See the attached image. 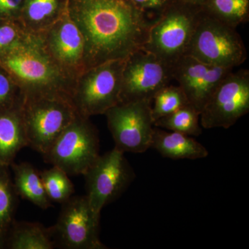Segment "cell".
Returning a JSON list of instances; mask_svg holds the SVG:
<instances>
[{
    "instance_id": "4316f807",
    "label": "cell",
    "mask_w": 249,
    "mask_h": 249,
    "mask_svg": "<svg viewBox=\"0 0 249 249\" xmlns=\"http://www.w3.org/2000/svg\"><path fill=\"white\" fill-rule=\"evenodd\" d=\"M11 93V87L9 80L4 75L0 73V104L9 99Z\"/></svg>"
},
{
    "instance_id": "2e32d148",
    "label": "cell",
    "mask_w": 249,
    "mask_h": 249,
    "mask_svg": "<svg viewBox=\"0 0 249 249\" xmlns=\"http://www.w3.org/2000/svg\"><path fill=\"white\" fill-rule=\"evenodd\" d=\"M15 175V189L22 199L46 210L53 206L46 193L40 173L29 163L12 165Z\"/></svg>"
},
{
    "instance_id": "7a4b0ae2",
    "label": "cell",
    "mask_w": 249,
    "mask_h": 249,
    "mask_svg": "<svg viewBox=\"0 0 249 249\" xmlns=\"http://www.w3.org/2000/svg\"><path fill=\"white\" fill-rule=\"evenodd\" d=\"M201 11L175 0L149 28L142 49L172 66L186 55Z\"/></svg>"
},
{
    "instance_id": "83f0119b",
    "label": "cell",
    "mask_w": 249,
    "mask_h": 249,
    "mask_svg": "<svg viewBox=\"0 0 249 249\" xmlns=\"http://www.w3.org/2000/svg\"><path fill=\"white\" fill-rule=\"evenodd\" d=\"M22 0H0V14H9L16 11Z\"/></svg>"
},
{
    "instance_id": "d4e9b609",
    "label": "cell",
    "mask_w": 249,
    "mask_h": 249,
    "mask_svg": "<svg viewBox=\"0 0 249 249\" xmlns=\"http://www.w3.org/2000/svg\"><path fill=\"white\" fill-rule=\"evenodd\" d=\"M56 7V0H29L27 13L32 20L40 21L53 14Z\"/></svg>"
},
{
    "instance_id": "ffe728a7",
    "label": "cell",
    "mask_w": 249,
    "mask_h": 249,
    "mask_svg": "<svg viewBox=\"0 0 249 249\" xmlns=\"http://www.w3.org/2000/svg\"><path fill=\"white\" fill-rule=\"evenodd\" d=\"M154 125L191 137H198L202 133L200 112L190 103L155 121Z\"/></svg>"
},
{
    "instance_id": "7402d4cb",
    "label": "cell",
    "mask_w": 249,
    "mask_h": 249,
    "mask_svg": "<svg viewBox=\"0 0 249 249\" xmlns=\"http://www.w3.org/2000/svg\"><path fill=\"white\" fill-rule=\"evenodd\" d=\"M188 98L178 85H168L160 89L152 101L154 121L164 117L189 104Z\"/></svg>"
},
{
    "instance_id": "7c38bea8",
    "label": "cell",
    "mask_w": 249,
    "mask_h": 249,
    "mask_svg": "<svg viewBox=\"0 0 249 249\" xmlns=\"http://www.w3.org/2000/svg\"><path fill=\"white\" fill-rule=\"evenodd\" d=\"M232 70L209 65L186 55L172 65V76L190 104L201 113L218 85Z\"/></svg>"
},
{
    "instance_id": "ac0fdd59",
    "label": "cell",
    "mask_w": 249,
    "mask_h": 249,
    "mask_svg": "<svg viewBox=\"0 0 249 249\" xmlns=\"http://www.w3.org/2000/svg\"><path fill=\"white\" fill-rule=\"evenodd\" d=\"M53 48L62 61L68 63L78 61L83 56L85 48L83 33L74 23L64 22L54 36Z\"/></svg>"
},
{
    "instance_id": "603a6c76",
    "label": "cell",
    "mask_w": 249,
    "mask_h": 249,
    "mask_svg": "<svg viewBox=\"0 0 249 249\" xmlns=\"http://www.w3.org/2000/svg\"><path fill=\"white\" fill-rule=\"evenodd\" d=\"M2 167L0 166V232H4L13 222L16 191Z\"/></svg>"
},
{
    "instance_id": "8992f818",
    "label": "cell",
    "mask_w": 249,
    "mask_h": 249,
    "mask_svg": "<svg viewBox=\"0 0 249 249\" xmlns=\"http://www.w3.org/2000/svg\"><path fill=\"white\" fill-rule=\"evenodd\" d=\"M56 224L49 228L55 247L67 249H107L99 237L100 218L88 198L71 196L62 204Z\"/></svg>"
},
{
    "instance_id": "5b68a950",
    "label": "cell",
    "mask_w": 249,
    "mask_h": 249,
    "mask_svg": "<svg viewBox=\"0 0 249 249\" xmlns=\"http://www.w3.org/2000/svg\"><path fill=\"white\" fill-rule=\"evenodd\" d=\"M99 150L96 129L85 119L76 117L42 156L47 163L76 176L88 171L99 157Z\"/></svg>"
},
{
    "instance_id": "ba28073f",
    "label": "cell",
    "mask_w": 249,
    "mask_h": 249,
    "mask_svg": "<svg viewBox=\"0 0 249 249\" xmlns=\"http://www.w3.org/2000/svg\"><path fill=\"white\" fill-rule=\"evenodd\" d=\"M249 111V71L229 73L214 90L200 113L204 129H228Z\"/></svg>"
},
{
    "instance_id": "6da1fadb",
    "label": "cell",
    "mask_w": 249,
    "mask_h": 249,
    "mask_svg": "<svg viewBox=\"0 0 249 249\" xmlns=\"http://www.w3.org/2000/svg\"><path fill=\"white\" fill-rule=\"evenodd\" d=\"M78 19L95 65L124 60L142 49L151 26L127 0H84Z\"/></svg>"
},
{
    "instance_id": "5bb4252c",
    "label": "cell",
    "mask_w": 249,
    "mask_h": 249,
    "mask_svg": "<svg viewBox=\"0 0 249 249\" xmlns=\"http://www.w3.org/2000/svg\"><path fill=\"white\" fill-rule=\"evenodd\" d=\"M5 63L16 76L31 84H47L53 76L47 59L28 47H20L10 54Z\"/></svg>"
},
{
    "instance_id": "9c48e42d",
    "label": "cell",
    "mask_w": 249,
    "mask_h": 249,
    "mask_svg": "<svg viewBox=\"0 0 249 249\" xmlns=\"http://www.w3.org/2000/svg\"><path fill=\"white\" fill-rule=\"evenodd\" d=\"M172 66L142 49L124 59L121 102H152L160 89L173 80Z\"/></svg>"
},
{
    "instance_id": "8fae6325",
    "label": "cell",
    "mask_w": 249,
    "mask_h": 249,
    "mask_svg": "<svg viewBox=\"0 0 249 249\" xmlns=\"http://www.w3.org/2000/svg\"><path fill=\"white\" fill-rule=\"evenodd\" d=\"M124 60L103 62L90 72L77 96L83 115L106 114L121 102L122 73Z\"/></svg>"
},
{
    "instance_id": "277c9868",
    "label": "cell",
    "mask_w": 249,
    "mask_h": 249,
    "mask_svg": "<svg viewBox=\"0 0 249 249\" xmlns=\"http://www.w3.org/2000/svg\"><path fill=\"white\" fill-rule=\"evenodd\" d=\"M83 175L88 202L99 217L103 208L120 197L136 178L124 152L116 147L100 155Z\"/></svg>"
},
{
    "instance_id": "484cf974",
    "label": "cell",
    "mask_w": 249,
    "mask_h": 249,
    "mask_svg": "<svg viewBox=\"0 0 249 249\" xmlns=\"http://www.w3.org/2000/svg\"><path fill=\"white\" fill-rule=\"evenodd\" d=\"M16 36V31L12 27L8 25L0 27V52L11 45Z\"/></svg>"
},
{
    "instance_id": "cb8c5ba5",
    "label": "cell",
    "mask_w": 249,
    "mask_h": 249,
    "mask_svg": "<svg viewBox=\"0 0 249 249\" xmlns=\"http://www.w3.org/2000/svg\"><path fill=\"white\" fill-rule=\"evenodd\" d=\"M150 24L161 16L175 0H127Z\"/></svg>"
},
{
    "instance_id": "3957f363",
    "label": "cell",
    "mask_w": 249,
    "mask_h": 249,
    "mask_svg": "<svg viewBox=\"0 0 249 249\" xmlns=\"http://www.w3.org/2000/svg\"><path fill=\"white\" fill-rule=\"evenodd\" d=\"M186 55L209 65L232 70L247 58V49L235 28L203 11Z\"/></svg>"
},
{
    "instance_id": "9a60e30c",
    "label": "cell",
    "mask_w": 249,
    "mask_h": 249,
    "mask_svg": "<svg viewBox=\"0 0 249 249\" xmlns=\"http://www.w3.org/2000/svg\"><path fill=\"white\" fill-rule=\"evenodd\" d=\"M27 146L22 116L15 113L0 114V166L11 164L18 152Z\"/></svg>"
},
{
    "instance_id": "44dd1931",
    "label": "cell",
    "mask_w": 249,
    "mask_h": 249,
    "mask_svg": "<svg viewBox=\"0 0 249 249\" xmlns=\"http://www.w3.org/2000/svg\"><path fill=\"white\" fill-rule=\"evenodd\" d=\"M40 176L46 193L52 202L62 204L74 193L73 183L61 168L53 165L49 169L41 172Z\"/></svg>"
},
{
    "instance_id": "d6986e66",
    "label": "cell",
    "mask_w": 249,
    "mask_h": 249,
    "mask_svg": "<svg viewBox=\"0 0 249 249\" xmlns=\"http://www.w3.org/2000/svg\"><path fill=\"white\" fill-rule=\"evenodd\" d=\"M201 9L208 16L236 29L248 22L249 0H206Z\"/></svg>"
},
{
    "instance_id": "4fadbf2b",
    "label": "cell",
    "mask_w": 249,
    "mask_h": 249,
    "mask_svg": "<svg viewBox=\"0 0 249 249\" xmlns=\"http://www.w3.org/2000/svg\"><path fill=\"white\" fill-rule=\"evenodd\" d=\"M162 157L173 160H196L209 156V151L196 139L173 131L154 127L151 147Z\"/></svg>"
},
{
    "instance_id": "52a82bcc",
    "label": "cell",
    "mask_w": 249,
    "mask_h": 249,
    "mask_svg": "<svg viewBox=\"0 0 249 249\" xmlns=\"http://www.w3.org/2000/svg\"><path fill=\"white\" fill-rule=\"evenodd\" d=\"M151 107L150 101H131L106 111L114 147L124 153H143L150 148L155 127Z\"/></svg>"
},
{
    "instance_id": "f546056e",
    "label": "cell",
    "mask_w": 249,
    "mask_h": 249,
    "mask_svg": "<svg viewBox=\"0 0 249 249\" xmlns=\"http://www.w3.org/2000/svg\"><path fill=\"white\" fill-rule=\"evenodd\" d=\"M4 232H0V248L4 246Z\"/></svg>"
},
{
    "instance_id": "f1b7e54d",
    "label": "cell",
    "mask_w": 249,
    "mask_h": 249,
    "mask_svg": "<svg viewBox=\"0 0 249 249\" xmlns=\"http://www.w3.org/2000/svg\"><path fill=\"white\" fill-rule=\"evenodd\" d=\"M177 1L182 2L183 4L191 5L196 7L202 8L203 5L206 2V0H177Z\"/></svg>"
},
{
    "instance_id": "e0dca14e",
    "label": "cell",
    "mask_w": 249,
    "mask_h": 249,
    "mask_svg": "<svg viewBox=\"0 0 249 249\" xmlns=\"http://www.w3.org/2000/svg\"><path fill=\"white\" fill-rule=\"evenodd\" d=\"M8 243L13 249H53L55 247L50 229H46L37 222L14 224Z\"/></svg>"
},
{
    "instance_id": "30bf717a",
    "label": "cell",
    "mask_w": 249,
    "mask_h": 249,
    "mask_svg": "<svg viewBox=\"0 0 249 249\" xmlns=\"http://www.w3.org/2000/svg\"><path fill=\"white\" fill-rule=\"evenodd\" d=\"M76 117L73 107L60 100L46 98L33 101L22 116L28 146L45 155Z\"/></svg>"
}]
</instances>
